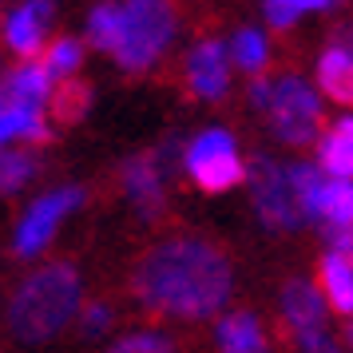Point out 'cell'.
Here are the masks:
<instances>
[{
  "label": "cell",
  "mask_w": 353,
  "mask_h": 353,
  "mask_svg": "<svg viewBox=\"0 0 353 353\" xmlns=\"http://www.w3.org/2000/svg\"><path fill=\"white\" fill-rule=\"evenodd\" d=\"M230 290V258L207 239H167L151 246L131 270V294L151 314L167 318H210L226 305Z\"/></svg>",
  "instance_id": "1"
},
{
  "label": "cell",
  "mask_w": 353,
  "mask_h": 353,
  "mask_svg": "<svg viewBox=\"0 0 353 353\" xmlns=\"http://www.w3.org/2000/svg\"><path fill=\"white\" fill-rule=\"evenodd\" d=\"M80 314V270L72 262H48L28 274L8 302V334L24 345H44Z\"/></svg>",
  "instance_id": "2"
},
{
  "label": "cell",
  "mask_w": 353,
  "mask_h": 353,
  "mask_svg": "<svg viewBox=\"0 0 353 353\" xmlns=\"http://www.w3.org/2000/svg\"><path fill=\"white\" fill-rule=\"evenodd\" d=\"M175 32H179V12L171 0H123L112 60L131 76H143L167 56Z\"/></svg>",
  "instance_id": "3"
},
{
  "label": "cell",
  "mask_w": 353,
  "mask_h": 353,
  "mask_svg": "<svg viewBox=\"0 0 353 353\" xmlns=\"http://www.w3.org/2000/svg\"><path fill=\"white\" fill-rule=\"evenodd\" d=\"M183 171L191 175V183L207 194L234 191L239 183H246V163L239 155V143L226 128H207L199 131L191 143L183 147Z\"/></svg>",
  "instance_id": "4"
},
{
  "label": "cell",
  "mask_w": 353,
  "mask_h": 353,
  "mask_svg": "<svg viewBox=\"0 0 353 353\" xmlns=\"http://www.w3.org/2000/svg\"><path fill=\"white\" fill-rule=\"evenodd\" d=\"M270 131L286 147H310L321 139V92L302 76H278L274 80L270 108Z\"/></svg>",
  "instance_id": "5"
},
{
  "label": "cell",
  "mask_w": 353,
  "mask_h": 353,
  "mask_svg": "<svg viewBox=\"0 0 353 353\" xmlns=\"http://www.w3.org/2000/svg\"><path fill=\"white\" fill-rule=\"evenodd\" d=\"M246 183H250V203L262 226L270 230H298L305 223L298 191H294V175L290 163H278L270 155H254L246 163Z\"/></svg>",
  "instance_id": "6"
},
{
  "label": "cell",
  "mask_w": 353,
  "mask_h": 353,
  "mask_svg": "<svg viewBox=\"0 0 353 353\" xmlns=\"http://www.w3.org/2000/svg\"><path fill=\"white\" fill-rule=\"evenodd\" d=\"M83 203V191L80 187H56V191L40 194L32 207L24 210V219L17 223V234H12V250L17 258H36L64 223L72 210Z\"/></svg>",
  "instance_id": "7"
},
{
  "label": "cell",
  "mask_w": 353,
  "mask_h": 353,
  "mask_svg": "<svg viewBox=\"0 0 353 353\" xmlns=\"http://www.w3.org/2000/svg\"><path fill=\"white\" fill-rule=\"evenodd\" d=\"M119 183H123V194L131 199L139 219H159L163 214V207H167V167L159 163L155 151L123 159Z\"/></svg>",
  "instance_id": "8"
},
{
  "label": "cell",
  "mask_w": 353,
  "mask_h": 353,
  "mask_svg": "<svg viewBox=\"0 0 353 353\" xmlns=\"http://www.w3.org/2000/svg\"><path fill=\"white\" fill-rule=\"evenodd\" d=\"M230 52H226L223 40H199L191 52H187V64H183V76H187V88H191V96L199 99H223L230 92Z\"/></svg>",
  "instance_id": "9"
},
{
  "label": "cell",
  "mask_w": 353,
  "mask_h": 353,
  "mask_svg": "<svg viewBox=\"0 0 353 353\" xmlns=\"http://www.w3.org/2000/svg\"><path fill=\"white\" fill-rule=\"evenodd\" d=\"M282 318L290 334L298 337V345L310 350L325 337V298L318 286H310L305 278H290L282 286Z\"/></svg>",
  "instance_id": "10"
},
{
  "label": "cell",
  "mask_w": 353,
  "mask_h": 353,
  "mask_svg": "<svg viewBox=\"0 0 353 353\" xmlns=\"http://www.w3.org/2000/svg\"><path fill=\"white\" fill-rule=\"evenodd\" d=\"M56 0H24L12 17L4 20V40L20 60H36L48 48V24Z\"/></svg>",
  "instance_id": "11"
},
{
  "label": "cell",
  "mask_w": 353,
  "mask_h": 353,
  "mask_svg": "<svg viewBox=\"0 0 353 353\" xmlns=\"http://www.w3.org/2000/svg\"><path fill=\"white\" fill-rule=\"evenodd\" d=\"M318 92L334 99L341 108H353V48L345 44H330L318 56Z\"/></svg>",
  "instance_id": "12"
},
{
  "label": "cell",
  "mask_w": 353,
  "mask_h": 353,
  "mask_svg": "<svg viewBox=\"0 0 353 353\" xmlns=\"http://www.w3.org/2000/svg\"><path fill=\"white\" fill-rule=\"evenodd\" d=\"M56 80L40 60H20L8 76H4V103H24V108H48V96Z\"/></svg>",
  "instance_id": "13"
},
{
  "label": "cell",
  "mask_w": 353,
  "mask_h": 353,
  "mask_svg": "<svg viewBox=\"0 0 353 353\" xmlns=\"http://www.w3.org/2000/svg\"><path fill=\"white\" fill-rule=\"evenodd\" d=\"M214 341L223 353H270V341L262 334V321L250 314V310H234L219 321L214 330Z\"/></svg>",
  "instance_id": "14"
},
{
  "label": "cell",
  "mask_w": 353,
  "mask_h": 353,
  "mask_svg": "<svg viewBox=\"0 0 353 353\" xmlns=\"http://www.w3.org/2000/svg\"><path fill=\"white\" fill-rule=\"evenodd\" d=\"M318 167L330 179H353V115L334 119V128L318 139Z\"/></svg>",
  "instance_id": "15"
},
{
  "label": "cell",
  "mask_w": 353,
  "mask_h": 353,
  "mask_svg": "<svg viewBox=\"0 0 353 353\" xmlns=\"http://www.w3.org/2000/svg\"><path fill=\"white\" fill-rule=\"evenodd\" d=\"M92 108V83L80 80V76H68L52 88L48 96V119H56L60 128H72V123H80L83 115Z\"/></svg>",
  "instance_id": "16"
},
{
  "label": "cell",
  "mask_w": 353,
  "mask_h": 353,
  "mask_svg": "<svg viewBox=\"0 0 353 353\" xmlns=\"http://www.w3.org/2000/svg\"><path fill=\"white\" fill-rule=\"evenodd\" d=\"M318 282H321L325 302L334 305L337 314L353 318V270H350V262L330 250V254L318 262Z\"/></svg>",
  "instance_id": "17"
},
{
  "label": "cell",
  "mask_w": 353,
  "mask_h": 353,
  "mask_svg": "<svg viewBox=\"0 0 353 353\" xmlns=\"http://www.w3.org/2000/svg\"><path fill=\"white\" fill-rule=\"evenodd\" d=\"M226 52H230V64L239 72H246V76H262L266 64H270V40H266L262 28H250V24L230 36Z\"/></svg>",
  "instance_id": "18"
},
{
  "label": "cell",
  "mask_w": 353,
  "mask_h": 353,
  "mask_svg": "<svg viewBox=\"0 0 353 353\" xmlns=\"http://www.w3.org/2000/svg\"><path fill=\"white\" fill-rule=\"evenodd\" d=\"M318 223L325 230L353 226V179H325L321 203H318Z\"/></svg>",
  "instance_id": "19"
},
{
  "label": "cell",
  "mask_w": 353,
  "mask_h": 353,
  "mask_svg": "<svg viewBox=\"0 0 353 353\" xmlns=\"http://www.w3.org/2000/svg\"><path fill=\"white\" fill-rule=\"evenodd\" d=\"M330 8H337V0H262V17H266V24H270L274 32H286L302 17L330 12Z\"/></svg>",
  "instance_id": "20"
},
{
  "label": "cell",
  "mask_w": 353,
  "mask_h": 353,
  "mask_svg": "<svg viewBox=\"0 0 353 353\" xmlns=\"http://www.w3.org/2000/svg\"><path fill=\"white\" fill-rule=\"evenodd\" d=\"M290 175H294V191H298V203H302L305 223L314 219L318 223V203H321V187H325V171L318 163H290Z\"/></svg>",
  "instance_id": "21"
},
{
  "label": "cell",
  "mask_w": 353,
  "mask_h": 353,
  "mask_svg": "<svg viewBox=\"0 0 353 353\" xmlns=\"http://www.w3.org/2000/svg\"><path fill=\"white\" fill-rule=\"evenodd\" d=\"M40 64L48 68L52 80H68V76H76L80 64H83V44L72 40V36H56L48 48L40 52Z\"/></svg>",
  "instance_id": "22"
},
{
  "label": "cell",
  "mask_w": 353,
  "mask_h": 353,
  "mask_svg": "<svg viewBox=\"0 0 353 353\" xmlns=\"http://www.w3.org/2000/svg\"><path fill=\"white\" fill-rule=\"evenodd\" d=\"M40 171V159L32 151H0V194H17Z\"/></svg>",
  "instance_id": "23"
},
{
  "label": "cell",
  "mask_w": 353,
  "mask_h": 353,
  "mask_svg": "<svg viewBox=\"0 0 353 353\" xmlns=\"http://www.w3.org/2000/svg\"><path fill=\"white\" fill-rule=\"evenodd\" d=\"M115 36H119V4L115 0H103V4H96L88 12V44L112 56Z\"/></svg>",
  "instance_id": "24"
},
{
  "label": "cell",
  "mask_w": 353,
  "mask_h": 353,
  "mask_svg": "<svg viewBox=\"0 0 353 353\" xmlns=\"http://www.w3.org/2000/svg\"><path fill=\"white\" fill-rule=\"evenodd\" d=\"M108 353H175V341L167 334H128Z\"/></svg>",
  "instance_id": "25"
},
{
  "label": "cell",
  "mask_w": 353,
  "mask_h": 353,
  "mask_svg": "<svg viewBox=\"0 0 353 353\" xmlns=\"http://www.w3.org/2000/svg\"><path fill=\"white\" fill-rule=\"evenodd\" d=\"M80 334L83 337H99V334H108L112 330V305L108 302H88L80 305Z\"/></svg>",
  "instance_id": "26"
},
{
  "label": "cell",
  "mask_w": 353,
  "mask_h": 353,
  "mask_svg": "<svg viewBox=\"0 0 353 353\" xmlns=\"http://www.w3.org/2000/svg\"><path fill=\"white\" fill-rule=\"evenodd\" d=\"M246 99H250V108H254V112H266V108H270V99H274V80L254 76L250 88H246Z\"/></svg>",
  "instance_id": "27"
},
{
  "label": "cell",
  "mask_w": 353,
  "mask_h": 353,
  "mask_svg": "<svg viewBox=\"0 0 353 353\" xmlns=\"http://www.w3.org/2000/svg\"><path fill=\"white\" fill-rule=\"evenodd\" d=\"M325 239L334 246V254H341L353 270V226H345V230H325Z\"/></svg>",
  "instance_id": "28"
},
{
  "label": "cell",
  "mask_w": 353,
  "mask_h": 353,
  "mask_svg": "<svg viewBox=\"0 0 353 353\" xmlns=\"http://www.w3.org/2000/svg\"><path fill=\"white\" fill-rule=\"evenodd\" d=\"M305 353H341V350H337V345H334V341H330V337H321L318 345H310V350H305Z\"/></svg>",
  "instance_id": "29"
},
{
  "label": "cell",
  "mask_w": 353,
  "mask_h": 353,
  "mask_svg": "<svg viewBox=\"0 0 353 353\" xmlns=\"http://www.w3.org/2000/svg\"><path fill=\"white\" fill-rule=\"evenodd\" d=\"M4 139H12V135H8V115H4V99H0V147H4Z\"/></svg>",
  "instance_id": "30"
},
{
  "label": "cell",
  "mask_w": 353,
  "mask_h": 353,
  "mask_svg": "<svg viewBox=\"0 0 353 353\" xmlns=\"http://www.w3.org/2000/svg\"><path fill=\"white\" fill-rule=\"evenodd\" d=\"M345 341H350V345H353V321H350V325H345Z\"/></svg>",
  "instance_id": "31"
}]
</instances>
